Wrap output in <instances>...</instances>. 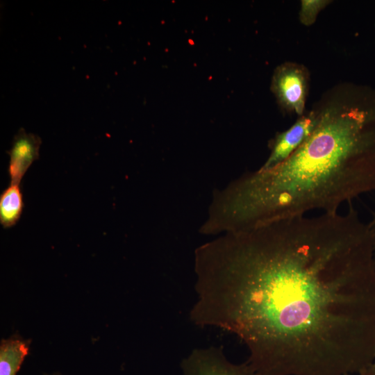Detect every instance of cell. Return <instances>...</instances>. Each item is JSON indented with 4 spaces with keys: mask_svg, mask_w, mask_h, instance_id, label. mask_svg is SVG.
Returning a JSON list of instances; mask_svg holds the SVG:
<instances>
[{
    "mask_svg": "<svg viewBox=\"0 0 375 375\" xmlns=\"http://www.w3.org/2000/svg\"><path fill=\"white\" fill-rule=\"evenodd\" d=\"M194 270L191 322L235 335L257 375H358L375 358L374 235L352 206L222 234Z\"/></svg>",
    "mask_w": 375,
    "mask_h": 375,
    "instance_id": "6da1fadb",
    "label": "cell"
},
{
    "mask_svg": "<svg viewBox=\"0 0 375 375\" xmlns=\"http://www.w3.org/2000/svg\"><path fill=\"white\" fill-rule=\"evenodd\" d=\"M319 112L312 134L285 161L247 172L214 192L210 232L241 231L312 210L338 212L375 192V89L351 87L344 103Z\"/></svg>",
    "mask_w": 375,
    "mask_h": 375,
    "instance_id": "7a4b0ae2",
    "label": "cell"
},
{
    "mask_svg": "<svg viewBox=\"0 0 375 375\" xmlns=\"http://www.w3.org/2000/svg\"><path fill=\"white\" fill-rule=\"evenodd\" d=\"M180 367L182 375H257L247 361H230L222 347L194 349L181 360Z\"/></svg>",
    "mask_w": 375,
    "mask_h": 375,
    "instance_id": "3957f363",
    "label": "cell"
},
{
    "mask_svg": "<svg viewBox=\"0 0 375 375\" xmlns=\"http://www.w3.org/2000/svg\"><path fill=\"white\" fill-rule=\"evenodd\" d=\"M308 88L305 68L295 63H285L275 71L272 89L278 103L286 110L303 115Z\"/></svg>",
    "mask_w": 375,
    "mask_h": 375,
    "instance_id": "277c9868",
    "label": "cell"
},
{
    "mask_svg": "<svg viewBox=\"0 0 375 375\" xmlns=\"http://www.w3.org/2000/svg\"><path fill=\"white\" fill-rule=\"evenodd\" d=\"M319 118V110H312L300 116L286 131L276 133L269 142L270 153L259 169H271L285 161L312 134Z\"/></svg>",
    "mask_w": 375,
    "mask_h": 375,
    "instance_id": "5b68a950",
    "label": "cell"
},
{
    "mask_svg": "<svg viewBox=\"0 0 375 375\" xmlns=\"http://www.w3.org/2000/svg\"><path fill=\"white\" fill-rule=\"evenodd\" d=\"M42 143L40 138L20 128L14 136L10 156L8 174L10 183L20 184L21 179L31 164L38 159Z\"/></svg>",
    "mask_w": 375,
    "mask_h": 375,
    "instance_id": "8992f818",
    "label": "cell"
},
{
    "mask_svg": "<svg viewBox=\"0 0 375 375\" xmlns=\"http://www.w3.org/2000/svg\"><path fill=\"white\" fill-rule=\"evenodd\" d=\"M30 340L13 335L0 345V375H16L28 353Z\"/></svg>",
    "mask_w": 375,
    "mask_h": 375,
    "instance_id": "52a82bcc",
    "label": "cell"
},
{
    "mask_svg": "<svg viewBox=\"0 0 375 375\" xmlns=\"http://www.w3.org/2000/svg\"><path fill=\"white\" fill-rule=\"evenodd\" d=\"M23 206L19 184L10 183L0 195V223L3 228H10L17 222Z\"/></svg>",
    "mask_w": 375,
    "mask_h": 375,
    "instance_id": "ba28073f",
    "label": "cell"
},
{
    "mask_svg": "<svg viewBox=\"0 0 375 375\" xmlns=\"http://www.w3.org/2000/svg\"><path fill=\"white\" fill-rule=\"evenodd\" d=\"M326 0H302L299 12L300 22L306 25L312 24L319 13L328 3Z\"/></svg>",
    "mask_w": 375,
    "mask_h": 375,
    "instance_id": "9c48e42d",
    "label": "cell"
},
{
    "mask_svg": "<svg viewBox=\"0 0 375 375\" xmlns=\"http://www.w3.org/2000/svg\"><path fill=\"white\" fill-rule=\"evenodd\" d=\"M358 375H375V358L372 364Z\"/></svg>",
    "mask_w": 375,
    "mask_h": 375,
    "instance_id": "30bf717a",
    "label": "cell"
},
{
    "mask_svg": "<svg viewBox=\"0 0 375 375\" xmlns=\"http://www.w3.org/2000/svg\"><path fill=\"white\" fill-rule=\"evenodd\" d=\"M370 226L372 228L373 235H374V253H375V215L372 220L369 222Z\"/></svg>",
    "mask_w": 375,
    "mask_h": 375,
    "instance_id": "8fae6325",
    "label": "cell"
},
{
    "mask_svg": "<svg viewBox=\"0 0 375 375\" xmlns=\"http://www.w3.org/2000/svg\"><path fill=\"white\" fill-rule=\"evenodd\" d=\"M44 375H61V374L60 373H58V372H55V373L50 374H45Z\"/></svg>",
    "mask_w": 375,
    "mask_h": 375,
    "instance_id": "7c38bea8",
    "label": "cell"
}]
</instances>
